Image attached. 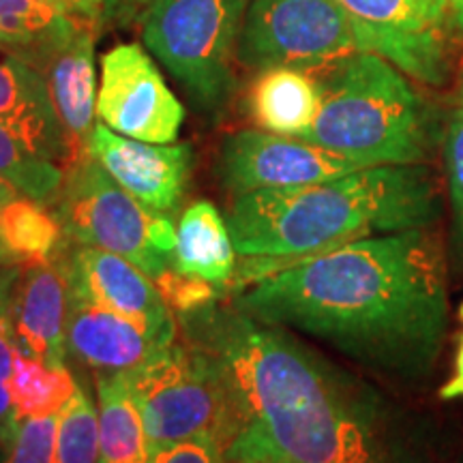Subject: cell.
I'll return each instance as SVG.
<instances>
[{
    "label": "cell",
    "instance_id": "obj_1",
    "mask_svg": "<svg viewBox=\"0 0 463 463\" xmlns=\"http://www.w3.org/2000/svg\"><path fill=\"white\" fill-rule=\"evenodd\" d=\"M232 307L331 345L380 378L422 384L449 331L444 249L433 228L367 236L283 266Z\"/></svg>",
    "mask_w": 463,
    "mask_h": 463
},
{
    "label": "cell",
    "instance_id": "obj_2",
    "mask_svg": "<svg viewBox=\"0 0 463 463\" xmlns=\"http://www.w3.org/2000/svg\"><path fill=\"white\" fill-rule=\"evenodd\" d=\"M183 326L222 380L225 463H391L378 392L294 333L217 305Z\"/></svg>",
    "mask_w": 463,
    "mask_h": 463
},
{
    "label": "cell",
    "instance_id": "obj_3",
    "mask_svg": "<svg viewBox=\"0 0 463 463\" xmlns=\"http://www.w3.org/2000/svg\"><path fill=\"white\" fill-rule=\"evenodd\" d=\"M439 215V184L425 164L363 167L303 187L251 191L225 213L236 251L245 258L236 286L367 236L433 228Z\"/></svg>",
    "mask_w": 463,
    "mask_h": 463
},
{
    "label": "cell",
    "instance_id": "obj_4",
    "mask_svg": "<svg viewBox=\"0 0 463 463\" xmlns=\"http://www.w3.org/2000/svg\"><path fill=\"white\" fill-rule=\"evenodd\" d=\"M320 109L300 140L361 167L422 165L439 142L438 112L410 78L373 52L324 69Z\"/></svg>",
    "mask_w": 463,
    "mask_h": 463
},
{
    "label": "cell",
    "instance_id": "obj_5",
    "mask_svg": "<svg viewBox=\"0 0 463 463\" xmlns=\"http://www.w3.org/2000/svg\"><path fill=\"white\" fill-rule=\"evenodd\" d=\"M249 3L153 0L144 15L142 37L148 52L202 112H222L234 90L232 65Z\"/></svg>",
    "mask_w": 463,
    "mask_h": 463
},
{
    "label": "cell",
    "instance_id": "obj_6",
    "mask_svg": "<svg viewBox=\"0 0 463 463\" xmlns=\"http://www.w3.org/2000/svg\"><path fill=\"white\" fill-rule=\"evenodd\" d=\"M50 208L69 241L129 260L150 279L172 269L176 249L172 219L140 204L89 153L67 167Z\"/></svg>",
    "mask_w": 463,
    "mask_h": 463
},
{
    "label": "cell",
    "instance_id": "obj_7",
    "mask_svg": "<svg viewBox=\"0 0 463 463\" xmlns=\"http://www.w3.org/2000/svg\"><path fill=\"white\" fill-rule=\"evenodd\" d=\"M123 375L142 416L148 449L202 433L225 442L228 402L215 364L198 345L174 341Z\"/></svg>",
    "mask_w": 463,
    "mask_h": 463
},
{
    "label": "cell",
    "instance_id": "obj_8",
    "mask_svg": "<svg viewBox=\"0 0 463 463\" xmlns=\"http://www.w3.org/2000/svg\"><path fill=\"white\" fill-rule=\"evenodd\" d=\"M361 50L356 31L333 0H251L236 58L245 67L324 71Z\"/></svg>",
    "mask_w": 463,
    "mask_h": 463
},
{
    "label": "cell",
    "instance_id": "obj_9",
    "mask_svg": "<svg viewBox=\"0 0 463 463\" xmlns=\"http://www.w3.org/2000/svg\"><path fill=\"white\" fill-rule=\"evenodd\" d=\"M354 26L363 52H373L425 86L450 78L447 0H333Z\"/></svg>",
    "mask_w": 463,
    "mask_h": 463
},
{
    "label": "cell",
    "instance_id": "obj_10",
    "mask_svg": "<svg viewBox=\"0 0 463 463\" xmlns=\"http://www.w3.org/2000/svg\"><path fill=\"white\" fill-rule=\"evenodd\" d=\"M97 116L125 137L174 144L181 136L184 108L165 84L153 56L140 43H120L101 58Z\"/></svg>",
    "mask_w": 463,
    "mask_h": 463
},
{
    "label": "cell",
    "instance_id": "obj_11",
    "mask_svg": "<svg viewBox=\"0 0 463 463\" xmlns=\"http://www.w3.org/2000/svg\"><path fill=\"white\" fill-rule=\"evenodd\" d=\"M363 170L354 161L300 137L245 129L228 136L219 153L217 176L228 194L316 184Z\"/></svg>",
    "mask_w": 463,
    "mask_h": 463
},
{
    "label": "cell",
    "instance_id": "obj_12",
    "mask_svg": "<svg viewBox=\"0 0 463 463\" xmlns=\"http://www.w3.org/2000/svg\"><path fill=\"white\" fill-rule=\"evenodd\" d=\"M86 153L148 211L170 217L187 194L194 172L191 144H150L92 127Z\"/></svg>",
    "mask_w": 463,
    "mask_h": 463
},
{
    "label": "cell",
    "instance_id": "obj_13",
    "mask_svg": "<svg viewBox=\"0 0 463 463\" xmlns=\"http://www.w3.org/2000/svg\"><path fill=\"white\" fill-rule=\"evenodd\" d=\"M62 258V253H61ZM67 286L103 307L136 322L161 345L176 341V320L155 281L129 260L97 247H75L62 258Z\"/></svg>",
    "mask_w": 463,
    "mask_h": 463
},
{
    "label": "cell",
    "instance_id": "obj_14",
    "mask_svg": "<svg viewBox=\"0 0 463 463\" xmlns=\"http://www.w3.org/2000/svg\"><path fill=\"white\" fill-rule=\"evenodd\" d=\"M0 127L39 157L67 170L80 150L62 125L43 73L0 45Z\"/></svg>",
    "mask_w": 463,
    "mask_h": 463
},
{
    "label": "cell",
    "instance_id": "obj_15",
    "mask_svg": "<svg viewBox=\"0 0 463 463\" xmlns=\"http://www.w3.org/2000/svg\"><path fill=\"white\" fill-rule=\"evenodd\" d=\"M67 273L62 258L22 264L14 297L11 326L15 344L28 356L67 367Z\"/></svg>",
    "mask_w": 463,
    "mask_h": 463
},
{
    "label": "cell",
    "instance_id": "obj_16",
    "mask_svg": "<svg viewBox=\"0 0 463 463\" xmlns=\"http://www.w3.org/2000/svg\"><path fill=\"white\" fill-rule=\"evenodd\" d=\"M164 347L136 322L90 303L69 288L67 350L86 367L97 373H125L140 367Z\"/></svg>",
    "mask_w": 463,
    "mask_h": 463
},
{
    "label": "cell",
    "instance_id": "obj_17",
    "mask_svg": "<svg viewBox=\"0 0 463 463\" xmlns=\"http://www.w3.org/2000/svg\"><path fill=\"white\" fill-rule=\"evenodd\" d=\"M97 26L78 22L71 34L33 62L43 73L56 112L80 153H86V140L97 125Z\"/></svg>",
    "mask_w": 463,
    "mask_h": 463
},
{
    "label": "cell",
    "instance_id": "obj_18",
    "mask_svg": "<svg viewBox=\"0 0 463 463\" xmlns=\"http://www.w3.org/2000/svg\"><path fill=\"white\" fill-rule=\"evenodd\" d=\"M236 253L228 222L213 202L198 200L187 206L176 228L174 270L230 289L234 286Z\"/></svg>",
    "mask_w": 463,
    "mask_h": 463
},
{
    "label": "cell",
    "instance_id": "obj_19",
    "mask_svg": "<svg viewBox=\"0 0 463 463\" xmlns=\"http://www.w3.org/2000/svg\"><path fill=\"white\" fill-rule=\"evenodd\" d=\"M247 109L262 131L303 137L320 109V84L298 69H264L249 89Z\"/></svg>",
    "mask_w": 463,
    "mask_h": 463
},
{
    "label": "cell",
    "instance_id": "obj_20",
    "mask_svg": "<svg viewBox=\"0 0 463 463\" xmlns=\"http://www.w3.org/2000/svg\"><path fill=\"white\" fill-rule=\"evenodd\" d=\"M99 459L97 463H150L148 438L123 373H97Z\"/></svg>",
    "mask_w": 463,
    "mask_h": 463
},
{
    "label": "cell",
    "instance_id": "obj_21",
    "mask_svg": "<svg viewBox=\"0 0 463 463\" xmlns=\"http://www.w3.org/2000/svg\"><path fill=\"white\" fill-rule=\"evenodd\" d=\"M75 26L78 20L45 0H0V45L31 65Z\"/></svg>",
    "mask_w": 463,
    "mask_h": 463
},
{
    "label": "cell",
    "instance_id": "obj_22",
    "mask_svg": "<svg viewBox=\"0 0 463 463\" xmlns=\"http://www.w3.org/2000/svg\"><path fill=\"white\" fill-rule=\"evenodd\" d=\"M0 239L17 264H39L61 256L67 236L50 206L20 195L0 208Z\"/></svg>",
    "mask_w": 463,
    "mask_h": 463
},
{
    "label": "cell",
    "instance_id": "obj_23",
    "mask_svg": "<svg viewBox=\"0 0 463 463\" xmlns=\"http://www.w3.org/2000/svg\"><path fill=\"white\" fill-rule=\"evenodd\" d=\"M75 384L67 367H54L39 358L28 356L17 347L11 397H14L17 419L58 414L73 397Z\"/></svg>",
    "mask_w": 463,
    "mask_h": 463
},
{
    "label": "cell",
    "instance_id": "obj_24",
    "mask_svg": "<svg viewBox=\"0 0 463 463\" xmlns=\"http://www.w3.org/2000/svg\"><path fill=\"white\" fill-rule=\"evenodd\" d=\"M0 178L24 198L52 206L61 194L65 170L54 161L39 157L0 127Z\"/></svg>",
    "mask_w": 463,
    "mask_h": 463
},
{
    "label": "cell",
    "instance_id": "obj_25",
    "mask_svg": "<svg viewBox=\"0 0 463 463\" xmlns=\"http://www.w3.org/2000/svg\"><path fill=\"white\" fill-rule=\"evenodd\" d=\"M58 459L61 463H97L99 459V410L84 386L58 412Z\"/></svg>",
    "mask_w": 463,
    "mask_h": 463
},
{
    "label": "cell",
    "instance_id": "obj_26",
    "mask_svg": "<svg viewBox=\"0 0 463 463\" xmlns=\"http://www.w3.org/2000/svg\"><path fill=\"white\" fill-rule=\"evenodd\" d=\"M0 463H61L58 459V414L22 419L3 444Z\"/></svg>",
    "mask_w": 463,
    "mask_h": 463
},
{
    "label": "cell",
    "instance_id": "obj_27",
    "mask_svg": "<svg viewBox=\"0 0 463 463\" xmlns=\"http://www.w3.org/2000/svg\"><path fill=\"white\" fill-rule=\"evenodd\" d=\"M444 161H447L449 202L453 217V247L463 260V106L455 109L444 137Z\"/></svg>",
    "mask_w": 463,
    "mask_h": 463
},
{
    "label": "cell",
    "instance_id": "obj_28",
    "mask_svg": "<svg viewBox=\"0 0 463 463\" xmlns=\"http://www.w3.org/2000/svg\"><path fill=\"white\" fill-rule=\"evenodd\" d=\"M155 286L159 288L161 297L170 307L172 311L181 316L198 314L202 309L217 305V300L222 298L219 294L223 292V288L213 286L204 279H195V277L183 275L178 270L167 269L165 273H161L157 279H153Z\"/></svg>",
    "mask_w": 463,
    "mask_h": 463
},
{
    "label": "cell",
    "instance_id": "obj_29",
    "mask_svg": "<svg viewBox=\"0 0 463 463\" xmlns=\"http://www.w3.org/2000/svg\"><path fill=\"white\" fill-rule=\"evenodd\" d=\"M11 297H14V289L0 298V444L7 439L11 430L20 420L15 414L14 397H11L17 352L14 326H11Z\"/></svg>",
    "mask_w": 463,
    "mask_h": 463
},
{
    "label": "cell",
    "instance_id": "obj_30",
    "mask_svg": "<svg viewBox=\"0 0 463 463\" xmlns=\"http://www.w3.org/2000/svg\"><path fill=\"white\" fill-rule=\"evenodd\" d=\"M150 463H225L223 444L213 433H202L150 449Z\"/></svg>",
    "mask_w": 463,
    "mask_h": 463
},
{
    "label": "cell",
    "instance_id": "obj_31",
    "mask_svg": "<svg viewBox=\"0 0 463 463\" xmlns=\"http://www.w3.org/2000/svg\"><path fill=\"white\" fill-rule=\"evenodd\" d=\"M153 0H101V26H129L144 20Z\"/></svg>",
    "mask_w": 463,
    "mask_h": 463
},
{
    "label": "cell",
    "instance_id": "obj_32",
    "mask_svg": "<svg viewBox=\"0 0 463 463\" xmlns=\"http://www.w3.org/2000/svg\"><path fill=\"white\" fill-rule=\"evenodd\" d=\"M45 3L54 5L62 14L78 22H86L99 28L101 26V0H45Z\"/></svg>",
    "mask_w": 463,
    "mask_h": 463
},
{
    "label": "cell",
    "instance_id": "obj_33",
    "mask_svg": "<svg viewBox=\"0 0 463 463\" xmlns=\"http://www.w3.org/2000/svg\"><path fill=\"white\" fill-rule=\"evenodd\" d=\"M439 399L444 402H453V399H463V333L457 339L455 361H453V375H450L447 384L438 391Z\"/></svg>",
    "mask_w": 463,
    "mask_h": 463
},
{
    "label": "cell",
    "instance_id": "obj_34",
    "mask_svg": "<svg viewBox=\"0 0 463 463\" xmlns=\"http://www.w3.org/2000/svg\"><path fill=\"white\" fill-rule=\"evenodd\" d=\"M20 270H22V264L0 266V298L14 289L17 277H20Z\"/></svg>",
    "mask_w": 463,
    "mask_h": 463
},
{
    "label": "cell",
    "instance_id": "obj_35",
    "mask_svg": "<svg viewBox=\"0 0 463 463\" xmlns=\"http://www.w3.org/2000/svg\"><path fill=\"white\" fill-rule=\"evenodd\" d=\"M450 17H453L455 31L463 33V0H447Z\"/></svg>",
    "mask_w": 463,
    "mask_h": 463
},
{
    "label": "cell",
    "instance_id": "obj_36",
    "mask_svg": "<svg viewBox=\"0 0 463 463\" xmlns=\"http://www.w3.org/2000/svg\"><path fill=\"white\" fill-rule=\"evenodd\" d=\"M15 198H20V194H17V191L11 187L5 178H0V208L7 206L9 202H14Z\"/></svg>",
    "mask_w": 463,
    "mask_h": 463
},
{
    "label": "cell",
    "instance_id": "obj_37",
    "mask_svg": "<svg viewBox=\"0 0 463 463\" xmlns=\"http://www.w3.org/2000/svg\"><path fill=\"white\" fill-rule=\"evenodd\" d=\"M11 264H17V260L11 256L9 249L5 247L3 239H0V266H11Z\"/></svg>",
    "mask_w": 463,
    "mask_h": 463
},
{
    "label": "cell",
    "instance_id": "obj_38",
    "mask_svg": "<svg viewBox=\"0 0 463 463\" xmlns=\"http://www.w3.org/2000/svg\"><path fill=\"white\" fill-rule=\"evenodd\" d=\"M459 320L463 322V303H461V307H459Z\"/></svg>",
    "mask_w": 463,
    "mask_h": 463
},
{
    "label": "cell",
    "instance_id": "obj_39",
    "mask_svg": "<svg viewBox=\"0 0 463 463\" xmlns=\"http://www.w3.org/2000/svg\"><path fill=\"white\" fill-rule=\"evenodd\" d=\"M461 101H463V82H461Z\"/></svg>",
    "mask_w": 463,
    "mask_h": 463
}]
</instances>
